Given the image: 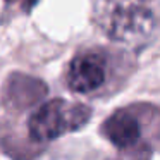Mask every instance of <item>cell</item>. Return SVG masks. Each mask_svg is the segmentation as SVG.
<instances>
[{
  "mask_svg": "<svg viewBox=\"0 0 160 160\" xmlns=\"http://www.w3.org/2000/svg\"><path fill=\"white\" fill-rule=\"evenodd\" d=\"M91 110L86 105H67L64 100L45 102L29 117V138L36 143H48L69 131L83 128L90 121Z\"/></svg>",
  "mask_w": 160,
  "mask_h": 160,
  "instance_id": "6da1fadb",
  "label": "cell"
},
{
  "mask_svg": "<svg viewBox=\"0 0 160 160\" xmlns=\"http://www.w3.org/2000/svg\"><path fill=\"white\" fill-rule=\"evenodd\" d=\"M153 14L141 5L119 7L108 19V36L115 42L136 43L152 33Z\"/></svg>",
  "mask_w": 160,
  "mask_h": 160,
  "instance_id": "7a4b0ae2",
  "label": "cell"
},
{
  "mask_svg": "<svg viewBox=\"0 0 160 160\" xmlns=\"http://www.w3.org/2000/svg\"><path fill=\"white\" fill-rule=\"evenodd\" d=\"M107 78V60L97 52H86L74 57L67 69V84L74 93H93Z\"/></svg>",
  "mask_w": 160,
  "mask_h": 160,
  "instance_id": "3957f363",
  "label": "cell"
},
{
  "mask_svg": "<svg viewBox=\"0 0 160 160\" xmlns=\"http://www.w3.org/2000/svg\"><path fill=\"white\" fill-rule=\"evenodd\" d=\"M103 134L119 148H129L138 143L141 136V126L134 115L128 112H115L102 126Z\"/></svg>",
  "mask_w": 160,
  "mask_h": 160,
  "instance_id": "277c9868",
  "label": "cell"
}]
</instances>
